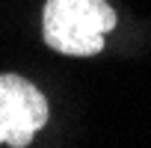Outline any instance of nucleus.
I'll use <instances>...</instances> for the list:
<instances>
[{"label":"nucleus","instance_id":"1","mask_svg":"<svg viewBox=\"0 0 151 148\" xmlns=\"http://www.w3.org/2000/svg\"><path fill=\"white\" fill-rule=\"evenodd\" d=\"M116 30V9L107 0H47L42 39L62 56H98Z\"/></svg>","mask_w":151,"mask_h":148},{"label":"nucleus","instance_id":"2","mask_svg":"<svg viewBox=\"0 0 151 148\" xmlns=\"http://www.w3.org/2000/svg\"><path fill=\"white\" fill-rule=\"evenodd\" d=\"M47 124V98L21 74H0V145L27 148Z\"/></svg>","mask_w":151,"mask_h":148}]
</instances>
